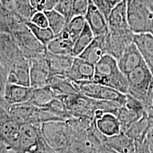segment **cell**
<instances>
[{
    "label": "cell",
    "mask_w": 153,
    "mask_h": 153,
    "mask_svg": "<svg viewBox=\"0 0 153 153\" xmlns=\"http://www.w3.org/2000/svg\"><path fill=\"white\" fill-rule=\"evenodd\" d=\"M93 81L123 94L128 93L129 83L126 75L119 69L117 59L108 54L104 55L95 65Z\"/></svg>",
    "instance_id": "obj_1"
},
{
    "label": "cell",
    "mask_w": 153,
    "mask_h": 153,
    "mask_svg": "<svg viewBox=\"0 0 153 153\" xmlns=\"http://www.w3.org/2000/svg\"><path fill=\"white\" fill-rule=\"evenodd\" d=\"M129 94L140 100L146 113L153 112L152 105L153 75L143 62L126 74Z\"/></svg>",
    "instance_id": "obj_2"
},
{
    "label": "cell",
    "mask_w": 153,
    "mask_h": 153,
    "mask_svg": "<svg viewBox=\"0 0 153 153\" xmlns=\"http://www.w3.org/2000/svg\"><path fill=\"white\" fill-rule=\"evenodd\" d=\"M45 141L54 153H68L73 131L68 121H51L40 124Z\"/></svg>",
    "instance_id": "obj_3"
},
{
    "label": "cell",
    "mask_w": 153,
    "mask_h": 153,
    "mask_svg": "<svg viewBox=\"0 0 153 153\" xmlns=\"http://www.w3.org/2000/svg\"><path fill=\"white\" fill-rule=\"evenodd\" d=\"M127 19L129 27L134 34H153V12L143 0H126Z\"/></svg>",
    "instance_id": "obj_4"
},
{
    "label": "cell",
    "mask_w": 153,
    "mask_h": 153,
    "mask_svg": "<svg viewBox=\"0 0 153 153\" xmlns=\"http://www.w3.org/2000/svg\"><path fill=\"white\" fill-rule=\"evenodd\" d=\"M40 124L21 125L18 153H54L44 140Z\"/></svg>",
    "instance_id": "obj_5"
},
{
    "label": "cell",
    "mask_w": 153,
    "mask_h": 153,
    "mask_svg": "<svg viewBox=\"0 0 153 153\" xmlns=\"http://www.w3.org/2000/svg\"><path fill=\"white\" fill-rule=\"evenodd\" d=\"M65 104L69 114L76 118L94 119L97 99L90 98L81 93L56 97Z\"/></svg>",
    "instance_id": "obj_6"
},
{
    "label": "cell",
    "mask_w": 153,
    "mask_h": 153,
    "mask_svg": "<svg viewBox=\"0 0 153 153\" xmlns=\"http://www.w3.org/2000/svg\"><path fill=\"white\" fill-rule=\"evenodd\" d=\"M11 33L24 56L31 59L46 54L47 48L36 38L26 25Z\"/></svg>",
    "instance_id": "obj_7"
},
{
    "label": "cell",
    "mask_w": 153,
    "mask_h": 153,
    "mask_svg": "<svg viewBox=\"0 0 153 153\" xmlns=\"http://www.w3.org/2000/svg\"><path fill=\"white\" fill-rule=\"evenodd\" d=\"M134 33L129 28L109 30L105 35L107 54L118 59L126 48L133 43Z\"/></svg>",
    "instance_id": "obj_8"
},
{
    "label": "cell",
    "mask_w": 153,
    "mask_h": 153,
    "mask_svg": "<svg viewBox=\"0 0 153 153\" xmlns=\"http://www.w3.org/2000/svg\"><path fill=\"white\" fill-rule=\"evenodd\" d=\"M23 55L11 33H0V62L8 73L13 64Z\"/></svg>",
    "instance_id": "obj_9"
},
{
    "label": "cell",
    "mask_w": 153,
    "mask_h": 153,
    "mask_svg": "<svg viewBox=\"0 0 153 153\" xmlns=\"http://www.w3.org/2000/svg\"><path fill=\"white\" fill-rule=\"evenodd\" d=\"M30 61V86L36 88L48 85L51 74L46 54L32 58Z\"/></svg>",
    "instance_id": "obj_10"
},
{
    "label": "cell",
    "mask_w": 153,
    "mask_h": 153,
    "mask_svg": "<svg viewBox=\"0 0 153 153\" xmlns=\"http://www.w3.org/2000/svg\"><path fill=\"white\" fill-rule=\"evenodd\" d=\"M7 82L30 86V61L23 56L11 66L8 71Z\"/></svg>",
    "instance_id": "obj_11"
},
{
    "label": "cell",
    "mask_w": 153,
    "mask_h": 153,
    "mask_svg": "<svg viewBox=\"0 0 153 153\" xmlns=\"http://www.w3.org/2000/svg\"><path fill=\"white\" fill-rule=\"evenodd\" d=\"M85 18L95 36L105 35L108 33L109 28L107 18L91 0H88V10Z\"/></svg>",
    "instance_id": "obj_12"
},
{
    "label": "cell",
    "mask_w": 153,
    "mask_h": 153,
    "mask_svg": "<svg viewBox=\"0 0 153 153\" xmlns=\"http://www.w3.org/2000/svg\"><path fill=\"white\" fill-rule=\"evenodd\" d=\"M33 88L6 82L4 93V106L27 102L31 98Z\"/></svg>",
    "instance_id": "obj_13"
},
{
    "label": "cell",
    "mask_w": 153,
    "mask_h": 153,
    "mask_svg": "<svg viewBox=\"0 0 153 153\" xmlns=\"http://www.w3.org/2000/svg\"><path fill=\"white\" fill-rule=\"evenodd\" d=\"M21 124L11 118L0 128V140L10 148L13 153H18Z\"/></svg>",
    "instance_id": "obj_14"
},
{
    "label": "cell",
    "mask_w": 153,
    "mask_h": 153,
    "mask_svg": "<svg viewBox=\"0 0 153 153\" xmlns=\"http://www.w3.org/2000/svg\"><path fill=\"white\" fill-rule=\"evenodd\" d=\"M117 61L119 69L126 75L144 62L142 56L134 43L126 48Z\"/></svg>",
    "instance_id": "obj_15"
},
{
    "label": "cell",
    "mask_w": 153,
    "mask_h": 153,
    "mask_svg": "<svg viewBox=\"0 0 153 153\" xmlns=\"http://www.w3.org/2000/svg\"><path fill=\"white\" fill-rule=\"evenodd\" d=\"M133 43L153 75V34L151 33L134 34Z\"/></svg>",
    "instance_id": "obj_16"
},
{
    "label": "cell",
    "mask_w": 153,
    "mask_h": 153,
    "mask_svg": "<svg viewBox=\"0 0 153 153\" xmlns=\"http://www.w3.org/2000/svg\"><path fill=\"white\" fill-rule=\"evenodd\" d=\"M46 57L51 75L68 77L74 56L72 55H56L47 51Z\"/></svg>",
    "instance_id": "obj_17"
},
{
    "label": "cell",
    "mask_w": 153,
    "mask_h": 153,
    "mask_svg": "<svg viewBox=\"0 0 153 153\" xmlns=\"http://www.w3.org/2000/svg\"><path fill=\"white\" fill-rule=\"evenodd\" d=\"M95 65L79 57H74L68 78L74 82L93 81Z\"/></svg>",
    "instance_id": "obj_18"
},
{
    "label": "cell",
    "mask_w": 153,
    "mask_h": 153,
    "mask_svg": "<svg viewBox=\"0 0 153 153\" xmlns=\"http://www.w3.org/2000/svg\"><path fill=\"white\" fill-rule=\"evenodd\" d=\"M105 35L95 36L93 42L78 57L95 65L104 55L107 54Z\"/></svg>",
    "instance_id": "obj_19"
},
{
    "label": "cell",
    "mask_w": 153,
    "mask_h": 153,
    "mask_svg": "<svg viewBox=\"0 0 153 153\" xmlns=\"http://www.w3.org/2000/svg\"><path fill=\"white\" fill-rule=\"evenodd\" d=\"M74 43L69 33L64 28L48 44L47 49L53 54L73 56Z\"/></svg>",
    "instance_id": "obj_20"
},
{
    "label": "cell",
    "mask_w": 153,
    "mask_h": 153,
    "mask_svg": "<svg viewBox=\"0 0 153 153\" xmlns=\"http://www.w3.org/2000/svg\"><path fill=\"white\" fill-rule=\"evenodd\" d=\"M109 30L129 27L127 19V2L123 0L112 8L107 18Z\"/></svg>",
    "instance_id": "obj_21"
},
{
    "label": "cell",
    "mask_w": 153,
    "mask_h": 153,
    "mask_svg": "<svg viewBox=\"0 0 153 153\" xmlns=\"http://www.w3.org/2000/svg\"><path fill=\"white\" fill-rule=\"evenodd\" d=\"M105 144L112 153H135L134 140L123 131L115 136L107 137Z\"/></svg>",
    "instance_id": "obj_22"
},
{
    "label": "cell",
    "mask_w": 153,
    "mask_h": 153,
    "mask_svg": "<svg viewBox=\"0 0 153 153\" xmlns=\"http://www.w3.org/2000/svg\"><path fill=\"white\" fill-rule=\"evenodd\" d=\"M153 126V114H148L146 112L142 117L134 122L125 132L133 140H143L146 138L148 131Z\"/></svg>",
    "instance_id": "obj_23"
},
{
    "label": "cell",
    "mask_w": 153,
    "mask_h": 153,
    "mask_svg": "<svg viewBox=\"0 0 153 153\" xmlns=\"http://www.w3.org/2000/svg\"><path fill=\"white\" fill-rule=\"evenodd\" d=\"M48 85L55 93V97L61 95H71L80 93L74 81L67 76L51 75Z\"/></svg>",
    "instance_id": "obj_24"
},
{
    "label": "cell",
    "mask_w": 153,
    "mask_h": 153,
    "mask_svg": "<svg viewBox=\"0 0 153 153\" xmlns=\"http://www.w3.org/2000/svg\"><path fill=\"white\" fill-rule=\"evenodd\" d=\"M99 131L106 137H111L120 133L121 125L117 116L114 114H104L100 118L95 120Z\"/></svg>",
    "instance_id": "obj_25"
},
{
    "label": "cell",
    "mask_w": 153,
    "mask_h": 153,
    "mask_svg": "<svg viewBox=\"0 0 153 153\" xmlns=\"http://www.w3.org/2000/svg\"><path fill=\"white\" fill-rule=\"evenodd\" d=\"M55 98V93L49 85H47L44 87L33 88L28 102L38 107H45Z\"/></svg>",
    "instance_id": "obj_26"
},
{
    "label": "cell",
    "mask_w": 153,
    "mask_h": 153,
    "mask_svg": "<svg viewBox=\"0 0 153 153\" xmlns=\"http://www.w3.org/2000/svg\"><path fill=\"white\" fill-rule=\"evenodd\" d=\"M143 115V114L132 109H129L124 105H121L116 116L120 123L121 131L125 133L127 129L134 122L140 119Z\"/></svg>",
    "instance_id": "obj_27"
},
{
    "label": "cell",
    "mask_w": 153,
    "mask_h": 153,
    "mask_svg": "<svg viewBox=\"0 0 153 153\" xmlns=\"http://www.w3.org/2000/svg\"><path fill=\"white\" fill-rule=\"evenodd\" d=\"M94 38L95 36L93 31L86 23L82 33L74 43L73 56L74 57L78 56L93 42Z\"/></svg>",
    "instance_id": "obj_28"
},
{
    "label": "cell",
    "mask_w": 153,
    "mask_h": 153,
    "mask_svg": "<svg viewBox=\"0 0 153 153\" xmlns=\"http://www.w3.org/2000/svg\"><path fill=\"white\" fill-rule=\"evenodd\" d=\"M126 94L121 93L113 88L100 85L96 99L115 102L123 105L126 102Z\"/></svg>",
    "instance_id": "obj_29"
},
{
    "label": "cell",
    "mask_w": 153,
    "mask_h": 153,
    "mask_svg": "<svg viewBox=\"0 0 153 153\" xmlns=\"http://www.w3.org/2000/svg\"><path fill=\"white\" fill-rule=\"evenodd\" d=\"M26 26L39 41L47 48V45L55 38V35L49 27H40L30 21L25 22Z\"/></svg>",
    "instance_id": "obj_30"
},
{
    "label": "cell",
    "mask_w": 153,
    "mask_h": 153,
    "mask_svg": "<svg viewBox=\"0 0 153 153\" xmlns=\"http://www.w3.org/2000/svg\"><path fill=\"white\" fill-rule=\"evenodd\" d=\"M14 11L25 21H30L36 10L33 8L30 0H11Z\"/></svg>",
    "instance_id": "obj_31"
},
{
    "label": "cell",
    "mask_w": 153,
    "mask_h": 153,
    "mask_svg": "<svg viewBox=\"0 0 153 153\" xmlns=\"http://www.w3.org/2000/svg\"><path fill=\"white\" fill-rule=\"evenodd\" d=\"M44 13L48 19V27L52 30L55 35L60 33L66 25L65 17L55 9L44 11Z\"/></svg>",
    "instance_id": "obj_32"
},
{
    "label": "cell",
    "mask_w": 153,
    "mask_h": 153,
    "mask_svg": "<svg viewBox=\"0 0 153 153\" xmlns=\"http://www.w3.org/2000/svg\"><path fill=\"white\" fill-rule=\"evenodd\" d=\"M86 23V22L85 16H73L66 25L64 29L69 33L74 43L80 33H82Z\"/></svg>",
    "instance_id": "obj_33"
},
{
    "label": "cell",
    "mask_w": 153,
    "mask_h": 153,
    "mask_svg": "<svg viewBox=\"0 0 153 153\" xmlns=\"http://www.w3.org/2000/svg\"><path fill=\"white\" fill-rule=\"evenodd\" d=\"M121 105L120 104L112 101L104 100H96V109L102 111L104 114L109 113L117 116Z\"/></svg>",
    "instance_id": "obj_34"
},
{
    "label": "cell",
    "mask_w": 153,
    "mask_h": 153,
    "mask_svg": "<svg viewBox=\"0 0 153 153\" xmlns=\"http://www.w3.org/2000/svg\"><path fill=\"white\" fill-rule=\"evenodd\" d=\"M55 9L65 17L66 24L74 16L73 14L71 0H59Z\"/></svg>",
    "instance_id": "obj_35"
},
{
    "label": "cell",
    "mask_w": 153,
    "mask_h": 153,
    "mask_svg": "<svg viewBox=\"0 0 153 153\" xmlns=\"http://www.w3.org/2000/svg\"><path fill=\"white\" fill-rule=\"evenodd\" d=\"M33 8L39 11H49L54 9L59 0H30Z\"/></svg>",
    "instance_id": "obj_36"
},
{
    "label": "cell",
    "mask_w": 153,
    "mask_h": 153,
    "mask_svg": "<svg viewBox=\"0 0 153 153\" xmlns=\"http://www.w3.org/2000/svg\"><path fill=\"white\" fill-rule=\"evenodd\" d=\"M73 16H85L88 6V0H71Z\"/></svg>",
    "instance_id": "obj_37"
},
{
    "label": "cell",
    "mask_w": 153,
    "mask_h": 153,
    "mask_svg": "<svg viewBox=\"0 0 153 153\" xmlns=\"http://www.w3.org/2000/svg\"><path fill=\"white\" fill-rule=\"evenodd\" d=\"M91 1L107 19L110 12L115 6L108 0H91Z\"/></svg>",
    "instance_id": "obj_38"
},
{
    "label": "cell",
    "mask_w": 153,
    "mask_h": 153,
    "mask_svg": "<svg viewBox=\"0 0 153 153\" xmlns=\"http://www.w3.org/2000/svg\"><path fill=\"white\" fill-rule=\"evenodd\" d=\"M30 22L40 27H48V19L44 11H36L31 17Z\"/></svg>",
    "instance_id": "obj_39"
},
{
    "label": "cell",
    "mask_w": 153,
    "mask_h": 153,
    "mask_svg": "<svg viewBox=\"0 0 153 153\" xmlns=\"http://www.w3.org/2000/svg\"><path fill=\"white\" fill-rule=\"evenodd\" d=\"M7 72L6 71L0 62V104L4 106V93L7 82Z\"/></svg>",
    "instance_id": "obj_40"
},
{
    "label": "cell",
    "mask_w": 153,
    "mask_h": 153,
    "mask_svg": "<svg viewBox=\"0 0 153 153\" xmlns=\"http://www.w3.org/2000/svg\"><path fill=\"white\" fill-rule=\"evenodd\" d=\"M135 153H150L149 144L147 138L134 140Z\"/></svg>",
    "instance_id": "obj_41"
},
{
    "label": "cell",
    "mask_w": 153,
    "mask_h": 153,
    "mask_svg": "<svg viewBox=\"0 0 153 153\" xmlns=\"http://www.w3.org/2000/svg\"><path fill=\"white\" fill-rule=\"evenodd\" d=\"M146 138L149 144L150 153H153V126L150 128V129L148 131Z\"/></svg>",
    "instance_id": "obj_42"
},
{
    "label": "cell",
    "mask_w": 153,
    "mask_h": 153,
    "mask_svg": "<svg viewBox=\"0 0 153 153\" xmlns=\"http://www.w3.org/2000/svg\"><path fill=\"white\" fill-rule=\"evenodd\" d=\"M0 153H13V152L5 143L0 140Z\"/></svg>",
    "instance_id": "obj_43"
},
{
    "label": "cell",
    "mask_w": 153,
    "mask_h": 153,
    "mask_svg": "<svg viewBox=\"0 0 153 153\" xmlns=\"http://www.w3.org/2000/svg\"><path fill=\"white\" fill-rule=\"evenodd\" d=\"M1 5L9 10H13L11 5V0H0Z\"/></svg>",
    "instance_id": "obj_44"
},
{
    "label": "cell",
    "mask_w": 153,
    "mask_h": 153,
    "mask_svg": "<svg viewBox=\"0 0 153 153\" xmlns=\"http://www.w3.org/2000/svg\"><path fill=\"white\" fill-rule=\"evenodd\" d=\"M145 4L153 12V0H143Z\"/></svg>",
    "instance_id": "obj_45"
},
{
    "label": "cell",
    "mask_w": 153,
    "mask_h": 153,
    "mask_svg": "<svg viewBox=\"0 0 153 153\" xmlns=\"http://www.w3.org/2000/svg\"><path fill=\"white\" fill-rule=\"evenodd\" d=\"M109 1L114 5L115 6L116 4H117L118 3H119L121 1L123 0H108Z\"/></svg>",
    "instance_id": "obj_46"
},
{
    "label": "cell",
    "mask_w": 153,
    "mask_h": 153,
    "mask_svg": "<svg viewBox=\"0 0 153 153\" xmlns=\"http://www.w3.org/2000/svg\"><path fill=\"white\" fill-rule=\"evenodd\" d=\"M152 105L153 107V97H152Z\"/></svg>",
    "instance_id": "obj_47"
},
{
    "label": "cell",
    "mask_w": 153,
    "mask_h": 153,
    "mask_svg": "<svg viewBox=\"0 0 153 153\" xmlns=\"http://www.w3.org/2000/svg\"><path fill=\"white\" fill-rule=\"evenodd\" d=\"M1 5V2H0V6Z\"/></svg>",
    "instance_id": "obj_48"
}]
</instances>
